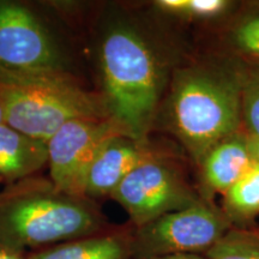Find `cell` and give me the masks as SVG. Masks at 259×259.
<instances>
[{"mask_svg":"<svg viewBox=\"0 0 259 259\" xmlns=\"http://www.w3.org/2000/svg\"><path fill=\"white\" fill-rule=\"evenodd\" d=\"M99 64L109 116L128 137L147 142L164 87L153 45L134 24L114 22L100 40Z\"/></svg>","mask_w":259,"mask_h":259,"instance_id":"7a4b0ae2","label":"cell"},{"mask_svg":"<svg viewBox=\"0 0 259 259\" xmlns=\"http://www.w3.org/2000/svg\"><path fill=\"white\" fill-rule=\"evenodd\" d=\"M0 69L74 73L70 54L36 12L0 0Z\"/></svg>","mask_w":259,"mask_h":259,"instance_id":"5b68a950","label":"cell"},{"mask_svg":"<svg viewBox=\"0 0 259 259\" xmlns=\"http://www.w3.org/2000/svg\"><path fill=\"white\" fill-rule=\"evenodd\" d=\"M0 105L5 124L45 142L71 120L111 118L102 94L84 88L76 73L0 69Z\"/></svg>","mask_w":259,"mask_h":259,"instance_id":"3957f363","label":"cell"},{"mask_svg":"<svg viewBox=\"0 0 259 259\" xmlns=\"http://www.w3.org/2000/svg\"><path fill=\"white\" fill-rule=\"evenodd\" d=\"M228 231L227 216L199 200L142 227H132V258L206 253Z\"/></svg>","mask_w":259,"mask_h":259,"instance_id":"8992f818","label":"cell"},{"mask_svg":"<svg viewBox=\"0 0 259 259\" xmlns=\"http://www.w3.org/2000/svg\"><path fill=\"white\" fill-rule=\"evenodd\" d=\"M131 229H109L27 253L28 259H131Z\"/></svg>","mask_w":259,"mask_h":259,"instance_id":"8fae6325","label":"cell"},{"mask_svg":"<svg viewBox=\"0 0 259 259\" xmlns=\"http://www.w3.org/2000/svg\"><path fill=\"white\" fill-rule=\"evenodd\" d=\"M112 229L95 200L61 192L30 177L0 190V247L37 251Z\"/></svg>","mask_w":259,"mask_h":259,"instance_id":"6da1fadb","label":"cell"},{"mask_svg":"<svg viewBox=\"0 0 259 259\" xmlns=\"http://www.w3.org/2000/svg\"><path fill=\"white\" fill-rule=\"evenodd\" d=\"M143 259H208L205 255L194 254V253H179V254H166L156 255V257H149Z\"/></svg>","mask_w":259,"mask_h":259,"instance_id":"ac0fdd59","label":"cell"},{"mask_svg":"<svg viewBox=\"0 0 259 259\" xmlns=\"http://www.w3.org/2000/svg\"><path fill=\"white\" fill-rule=\"evenodd\" d=\"M118 136L127 135L112 118L66 122L47 142L48 178L61 192L85 197L87 177L94 160L103 145Z\"/></svg>","mask_w":259,"mask_h":259,"instance_id":"52a82bcc","label":"cell"},{"mask_svg":"<svg viewBox=\"0 0 259 259\" xmlns=\"http://www.w3.org/2000/svg\"><path fill=\"white\" fill-rule=\"evenodd\" d=\"M155 6L170 15L190 18H212L228 9L226 0H160Z\"/></svg>","mask_w":259,"mask_h":259,"instance_id":"9a60e30c","label":"cell"},{"mask_svg":"<svg viewBox=\"0 0 259 259\" xmlns=\"http://www.w3.org/2000/svg\"><path fill=\"white\" fill-rule=\"evenodd\" d=\"M2 183H4V181H3L2 178H0V184H2Z\"/></svg>","mask_w":259,"mask_h":259,"instance_id":"7402d4cb","label":"cell"},{"mask_svg":"<svg viewBox=\"0 0 259 259\" xmlns=\"http://www.w3.org/2000/svg\"><path fill=\"white\" fill-rule=\"evenodd\" d=\"M156 158L149 142L118 136L103 145L87 177L84 196L95 200L111 197L122 180L144 162Z\"/></svg>","mask_w":259,"mask_h":259,"instance_id":"9c48e42d","label":"cell"},{"mask_svg":"<svg viewBox=\"0 0 259 259\" xmlns=\"http://www.w3.org/2000/svg\"><path fill=\"white\" fill-rule=\"evenodd\" d=\"M208 259H259V233L228 231L205 253Z\"/></svg>","mask_w":259,"mask_h":259,"instance_id":"5bb4252c","label":"cell"},{"mask_svg":"<svg viewBox=\"0 0 259 259\" xmlns=\"http://www.w3.org/2000/svg\"><path fill=\"white\" fill-rule=\"evenodd\" d=\"M0 259H28L27 253L24 252L12 251L8 250V248L0 247Z\"/></svg>","mask_w":259,"mask_h":259,"instance_id":"d6986e66","label":"cell"},{"mask_svg":"<svg viewBox=\"0 0 259 259\" xmlns=\"http://www.w3.org/2000/svg\"><path fill=\"white\" fill-rule=\"evenodd\" d=\"M111 198L126 210L135 228L199 202L176 171L157 157L130 173Z\"/></svg>","mask_w":259,"mask_h":259,"instance_id":"ba28073f","label":"cell"},{"mask_svg":"<svg viewBox=\"0 0 259 259\" xmlns=\"http://www.w3.org/2000/svg\"><path fill=\"white\" fill-rule=\"evenodd\" d=\"M248 142H250L251 151H252V155H253L254 161L257 162V163H259V139L248 137Z\"/></svg>","mask_w":259,"mask_h":259,"instance_id":"ffe728a7","label":"cell"},{"mask_svg":"<svg viewBox=\"0 0 259 259\" xmlns=\"http://www.w3.org/2000/svg\"><path fill=\"white\" fill-rule=\"evenodd\" d=\"M48 164L47 142L0 125V178L6 184L36 176Z\"/></svg>","mask_w":259,"mask_h":259,"instance_id":"30bf717a","label":"cell"},{"mask_svg":"<svg viewBox=\"0 0 259 259\" xmlns=\"http://www.w3.org/2000/svg\"><path fill=\"white\" fill-rule=\"evenodd\" d=\"M5 120H4V112H3V107L0 105V125L4 124Z\"/></svg>","mask_w":259,"mask_h":259,"instance_id":"44dd1931","label":"cell"},{"mask_svg":"<svg viewBox=\"0 0 259 259\" xmlns=\"http://www.w3.org/2000/svg\"><path fill=\"white\" fill-rule=\"evenodd\" d=\"M240 76L242 121L248 137L259 139V70H251Z\"/></svg>","mask_w":259,"mask_h":259,"instance_id":"2e32d148","label":"cell"},{"mask_svg":"<svg viewBox=\"0 0 259 259\" xmlns=\"http://www.w3.org/2000/svg\"><path fill=\"white\" fill-rule=\"evenodd\" d=\"M254 163L247 136L235 134L216 144L202 161L205 183L226 193Z\"/></svg>","mask_w":259,"mask_h":259,"instance_id":"7c38bea8","label":"cell"},{"mask_svg":"<svg viewBox=\"0 0 259 259\" xmlns=\"http://www.w3.org/2000/svg\"><path fill=\"white\" fill-rule=\"evenodd\" d=\"M233 41L239 50L259 59V14L248 16L236 25Z\"/></svg>","mask_w":259,"mask_h":259,"instance_id":"e0dca14e","label":"cell"},{"mask_svg":"<svg viewBox=\"0 0 259 259\" xmlns=\"http://www.w3.org/2000/svg\"><path fill=\"white\" fill-rule=\"evenodd\" d=\"M171 128L199 163L242 121L241 76L208 69L179 72L169 95Z\"/></svg>","mask_w":259,"mask_h":259,"instance_id":"277c9868","label":"cell"},{"mask_svg":"<svg viewBox=\"0 0 259 259\" xmlns=\"http://www.w3.org/2000/svg\"><path fill=\"white\" fill-rule=\"evenodd\" d=\"M227 219L248 220L259 213V163L250 169L225 193Z\"/></svg>","mask_w":259,"mask_h":259,"instance_id":"4fadbf2b","label":"cell"}]
</instances>
